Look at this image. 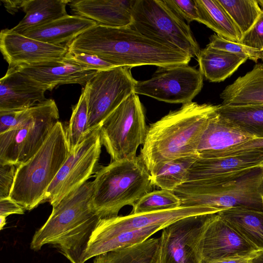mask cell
<instances>
[{
	"label": "cell",
	"instance_id": "ab89813d",
	"mask_svg": "<svg viewBox=\"0 0 263 263\" xmlns=\"http://www.w3.org/2000/svg\"><path fill=\"white\" fill-rule=\"evenodd\" d=\"M257 151L263 152V138H254L243 143L218 153L212 158L232 156L242 152Z\"/></svg>",
	"mask_w": 263,
	"mask_h": 263
},
{
	"label": "cell",
	"instance_id": "7c38bea8",
	"mask_svg": "<svg viewBox=\"0 0 263 263\" xmlns=\"http://www.w3.org/2000/svg\"><path fill=\"white\" fill-rule=\"evenodd\" d=\"M130 69L115 67L98 71L88 85V125L100 126L126 98L134 93L137 83Z\"/></svg>",
	"mask_w": 263,
	"mask_h": 263
},
{
	"label": "cell",
	"instance_id": "7bdbcfd3",
	"mask_svg": "<svg viewBox=\"0 0 263 263\" xmlns=\"http://www.w3.org/2000/svg\"><path fill=\"white\" fill-rule=\"evenodd\" d=\"M2 2L3 3L4 6L7 11L11 14H14L15 13L17 12L19 9H22L23 1L2 0Z\"/></svg>",
	"mask_w": 263,
	"mask_h": 263
},
{
	"label": "cell",
	"instance_id": "4316f807",
	"mask_svg": "<svg viewBox=\"0 0 263 263\" xmlns=\"http://www.w3.org/2000/svg\"><path fill=\"white\" fill-rule=\"evenodd\" d=\"M93 263H161L160 237L101 254Z\"/></svg>",
	"mask_w": 263,
	"mask_h": 263
},
{
	"label": "cell",
	"instance_id": "6da1fadb",
	"mask_svg": "<svg viewBox=\"0 0 263 263\" xmlns=\"http://www.w3.org/2000/svg\"><path fill=\"white\" fill-rule=\"evenodd\" d=\"M68 51L96 55L115 67L131 68L188 64L192 57L142 35L128 27L95 25L67 45Z\"/></svg>",
	"mask_w": 263,
	"mask_h": 263
},
{
	"label": "cell",
	"instance_id": "1f68e13d",
	"mask_svg": "<svg viewBox=\"0 0 263 263\" xmlns=\"http://www.w3.org/2000/svg\"><path fill=\"white\" fill-rule=\"evenodd\" d=\"M65 131L70 152L74 151L91 131L88 125L87 84L84 87L77 104L72 108Z\"/></svg>",
	"mask_w": 263,
	"mask_h": 263
},
{
	"label": "cell",
	"instance_id": "7402d4cb",
	"mask_svg": "<svg viewBox=\"0 0 263 263\" xmlns=\"http://www.w3.org/2000/svg\"><path fill=\"white\" fill-rule=\"evenodd\" d=\"M96 23L77 15H66L42 25L27 30L21 34L57 46H67Z\"/></svg>",
	"mask_w": 263,
	"mask_h": 263
},
{
	"label": "cell",
	"instance_id": "277c9868",
	"mask_svg": "<svg viewBox=\"0 0 263 263\" xmlns=\"http://www.w3.org/2000/svg\"><path fill=\"white\" fill-rule=\"evenodd\" d=\"M93 183L92 206L101 218L117 216L122 208L133 206L154 186L140 155L111 161L97 172Z\"/></svg>",
	"mask_w": 263,
	"mask_h": 263
},
{
	"label": "cell",
	"instance_id": "3957f363",
	"mask_svg": "<svg viewBox=\"0 0 263 263\" xmlns=\"http://www.w3.org/2000/svg\"><path fill=\"white\" fill-rule=\"evenodd\" d=\"M219 105L191 102L148 127L140 155L150 174L173 159L198 156L197 148L210 118Z\"/></svg>",
	"mask_w": 263,
	"mask_h": 263
},
{
	"label": "cell",
	"instance_id": "7a4b0ae2",
	"mask_svg": "<svg viewBox=\"0 0 263 263\" xmlns=\"http://www.w3.org/2000/svg\"><path fill=\"white\" fill-rule=\"evenodd\" d=\"M93 183L86 181L52 206L47 221L33 235L30 248H56L71 263H84L92 235L101 219L92 206Z\"/></svg>",
	"mask_w": 263,
	"mask_h": 263
},
{
	"label": "cell",
	"instance_id": "d6a6232c",
	"mask_svg": "<svg viewBox=\"0 0 263 263\" xmlns=\"http://www.w3.org/2000/svg\"><path fill=\"white\" fill-rule=\"evenodd\" d=\"M218 1L238 28L242 35L252 28L262 11L257 0Z\"/></svg>",
	"mask_w": 263,
	"mask_h": 263
},
{
	"label": "cell",
	"instance_id": "83f0119b",
	"mask_svg": "<svg viewBox=\"0 0 263 263\" xmlns=\"http://www.w3.org/2000/svg\"><path fill=\"white\" fill-rule=\"evenodd\" d=\"M199 18L197 22L211 29L218 35L239 43L242 34L218 0H195Z\"/></svg>",
	"mask_w": 263,
	"mask_h": 263
},
{
	"label": "cell",
	"instance_id": "484cf974",
	"mask_svg": "<svg viewBox=\"0 0 263 263\" xmlns=\"http://www.w3.org/2000/svg\"><path fill=\"white\" fill-rule=\"evenodd\" d=\"M217 214L258 250H263V211L234 207Z\"/></svg>",
	"mask_w": 263,
	"mask_h": 263
},
{
	"label": "cell",
	"instance_id": "d6986e66",
	"mask_svg": "<svg viewBox=\"0 0 263 263\" xmlns=\"http://www.w3.org/2000/svg\"><path fill=\"white\" fill-rule=\"evenodd\" d=\"M14 68L47 85L50 91L57 86L67 84H79L85 87L98 72L85 69L65 58L61 60Z\"/></svg>",
	"mask_w": 263,
	"mask_h": 263
},
{
	"label": "cell",
	"instance_id": "e0dca14e",
	"mask_svg": "<svg viewBox=\"0 0 263 263\" xmlns=\"http://www.w3.org/2000/svg\"><path fill=\"white\" fill-rule=\"evenodd\" d=\"M260 165H263V152L257 151L221 157L198 158L189 170L186 181L204 180L224 183Z\"/></svg>",
	"mask_w": 263,
	"mask_h": 263
},
{
	"label": "cell",
	"instance_id": "d590c367",
	"mask_svg": "<svg viewBox=\"0 0 263 263\" xmlns=\"http://www.w3.org/2000/svg\"><path fill=\"white\" fill-rule=\"evenodd\" d=\"M65 58L88 70L99 71L115 67L100 57L86 53L68 51Z\"/></svg>",
	"mask_w": 263,
	"mask_h": 263
},
{
	"label": "cell",
	"instance_id": "2e32d148",
	"mask_svg": "<svg viewBox=\"0 0 263 263\" xmlns=\"http://www.w3.org/2000/svg\"><path fill=\"white\" fill-rule=\"evenodd\" d=\"M0 49L9 68L63 59L67 46H57L24 36L11 29L2 30Z\"/></svg>",
	"mask_w": 263,
	"mask_h": 263
},
{
	"label": "cell",
	"instance_id": "52a82bcc",
	"mask_svg": "<svg viewBox=\"0 0 263 263\" xmlns=\"http://www.w3.org/2000/svg\"><path fill=\"white\" fill-rule=\"evenodd\" d=\"M130 27L168 47L198 57L200 49L190 26L164 0H135Z\"/></svg>",
	"mask_w": 263,
	"mask_h": 263
},
{
	"label": "cell",
	"instance_id": "f6af8a7d",
	"mask_svg": "<svg viewBox=\"0 0 263 263\" xmlns=\"http://www.w3.org/2000/svg\"><path fill=\"white\" fill-rule=\"evenodd\" d=\"M250 263H263V250H258L251 259Z\"/></svg>",
	"mask_w": 263,
	"mask_h": 263
},
{
	"label": "cell",
	"instance_id": "30bf717a",
	"mask_svg": "<svg viewBox=\"0 0 263 263\" xmlns=\"http://www.w3.org/2000/svg\"><path fill=\"white\" fill-rule=\"evenodd\" d=\"M102 143L100 126L92 130L70 154L47 189L45 202L53 206L85 182L95 173Z\"/></svg>",
	"mask_w": 263,
	"mask_h": 263
},
{
	"label": "cell",
	"instance_id": "8992f818",
	"mask_svg": "<svg viewBox=\"0 0 263 263\" xmlns=\"http://www.w3.org/2000/svg\"><path fill=\"white\" fill-rule=\"evenodd\" d=\"M174 193L181 206H201L215 214L234 207L263 211V165L253 167L233 180L217 183L186 181Z\"/></svg>",
	"mask_w": 263,
	"mask_h": 263
},
{
	"label": "cell",
	"instance_id": "4fadbf2b",
	"mask_svg": "<svg viewBox=\"0 0 263 263\" xmlns=\"http://www.w3.org/2000/svg\"><path fill=\"white\" fill-rule=\"evenodd\" d=\"M213 214L184 217L163 228L161 263H202V238Z\"/></svg>",
	"mask_w": 263,
	"mask_h": 263
},
{
	"label": "cell",
	"instance_id": "836d02e7",
	"mask_svg": "<svg viewBox=\"0 0 263 263\" xmlns=\"http://www.w3.org/2000/svg\"><path fill=\"white\" fill-rule=\"evenodd\" d=\"M180 206V200L173 192L161 189L143 195L133 206L130 214L161 211Z\"/></svg>",
	"mask_w": 263,
	"mask_h": 263
},
{
	"label": "cell",
	"instance_id": "f546056e",
	"mask_svg": "<svg viewBox=\"0 0 263 263\" xmlns=\"http://www.w3.org/2000/svg\"><path fill=\"white\" fill-rule=\"evenodd\" d=\"M165 227L157 225L142 229L122 232L109 237L90 240L86 253V260L101 254L140 243Z\"/></svg>",
	"mask_w": 263,
	"mask_h": 263
},
{
	"label": "cell",
	"instance_id": "603a6c76",
	"mask_svg": "<svg viewBox=\"0 0 263 263\" xmlns=\"http://www.w3.org/2000/svg\"><path fill=\"white\" fill-rule=\"evenodd\" d=\"M222 105L263 104V63L239 77L220 94Z\"/></svg>",
	"mask_w": 263,
	"mask_h": 263
},
{
	"label": "cell",
	"instance_id": "d4e9b609",
	"mask_svg": "<svg viewBox=\"0 0 263 263\" xmlns=\"http://www.w3.org/2000/svg\"><path fill=\"white\" fill-rule=\"evenodd\" d=\"M71 1L23 0L22 9L26 14L18 24L11 29L21 34L27 30L66 15V5Z\"/></svg>",
	"mask_w": 263,
	"mask_h": 263
},
{
	"label": "cell",
	"instance_id": "bcb514c9",
	"mask_svg": "<svg viewBox=\"0 0 263 263\" xmlns=\"http://www.w3.org/2000/svg\"><path fill=\"white\" fill-rule=\"evenodd\" d=\"M6 224V217L0 216V229L2 230Z\"/></svg>",
	"mask_w": 263,
	"mask_h": 263
},
{
	"label": "cell",
	"instance_id": "9c48e42d",
	"mask_svg": "<svg viewBox=\"0 0 263 263\" xmlns=\"http://www.w3.org/2000/svg\"><path fill=\"white\" fill-rule=\"evenodd\" d=\"M148 127L139 96L126 98L100 125V139L111 161L136 157Z\"/></svg>",
	"mask_w": 263,
	"mask_h": 263
},
{
	"label": "cell",
	"instance_id": "9a60e30c",
	"mask_svg": "<svg viewBox=\"0 0 263 263\" xmlns=\"http://www.w3.org/2000/svg\"><path fill=\"white\" fill-rule=\"evenodd\" d=\"M258 250L217 213L212 215L202 240V263L251 256Z\"/></svg>",
	"mask_w": 263,
	"mask_h": 263
},
{
	"label": "cell",
	"instance_id": "e575fe53",
	"mask_svg": "<svg viewBox=\"0 0 263 263\" xmlns=\"http://www.w3.org/2000/svg\"><path fill=\"white\" fill-rule=\"evenodd\" d=\"M209 39L210 42L208 45L213 48L246 57L256 63L259 60L263 61V51L232 42L216 33L212 35Z\"/></svg>",
	"mask_w": 263,
	"mask_h": 263
},
{
	"label": "cell",
	"instance_id": "f35d334b",
	"mask_svg": "<svg viewBox=\"0 0 263 263\" xmlns=\"http://www.w3.org/2000/svg\"><path fill=\"white\" fill-rule=\"evenodd\" d=\"M17 166L0 163V199L10 197Z\"/></svg>",
	"mask_w": 263,
	"mask_h": 263
},
{
	"label": "cell",
	"instance_id": "60d3db41",
	"mask_svg": "<svg viewBox=\"0 0 263 263\" xmlns=\"http://www.w3.org/2000/svg\"><path fill=\"white\" fill-rule=\"evenodd\" d=\"M26 110L18 111H0V134L14 128L24 118Z\"/></svg>",
	"mask_w": 263,
	"mask_h": 263
},
{
	"label": "cell",
	"instance_id": "74e56055",
	"mask_svg": "<svg viewBox=\"0 0 263 263\" xmlns=\"http://www.w3.org/2000/svg\"><path fill=\"white\" fill-rule=\"evenodd\" d=\"M239 43L263 51V10L252 28L242 35Z\"/></svg>",
	"mask_w": 263,
	"mask_h": 263
},
{
	"label": "cell",
	"instance_id": "b9f144b4",
	"mask_svg": "<svg viewBox=\"0 0 263 263\" xmlns=\"http://www.w3.org/2000/svg\"><path fill=\"white\" fill-rule=\"evenodd\" d=\"M24 210L10 197L0 199V216L7 217L11 214H24Z\"/></svg>",
	"mask_w": 263,
	"mask_h": 263
},
{
	"label": "cell",
	"instance_id": "f1b7e54d",
	"mask_svg": "<svg viewBox=\"0 0 263 263\" xmlns=\"http://www.w3.org/2000/svg\"><path fill=\"white\" fill-rule=\"evenodd\" d=\"M217 112L254 138H263V105H219Z\"/></svg>",
	"mask_w": 263,
	"mask_h": 263
},
{
	"label": "cell",
	"instance_id": "cb8c5ba5",
	"mask_svg": "<svg viewBox=\"0 0 263 263\" xmlns=\"http://www.w3.org/2000/svg\"><path fill=\"white\" fill-rule=\"evenodd\" d=\"M199 70L211 82H220L232 76L248 59L213 48L208 45L197 58Z\"/></svg>",
	"mask_w": 263,
	"mask_h": 263
},
{
	"label": "cell",
	"instance_id": "7dc6e473",
	"mask_svg": "<svg viewBox=\"0 0 263 263\" xmlns=\"http://www.w3.org/2000/svg\"><path fill=\"white\" fill-rule=\"evenodd\" d=\"M257 2L261 8V9L263 10V0H257Z\"/></svg>",
	"mask_w": 263,
	"mask_h": 263
},
{
	"label": "cell",
	"instance_id": "8d00e7d4",
	"mask_svg": "<svg viewBox=\"0 0 263 263\" xmlns=\"http://www.w3.org/2000/svg\"><path fill=\"white\" fill-rule=\"evenodd\" d=\"M169 8L188 23L198 21V12L195 0H164Z\"/></svg>",
	"mask_w": 263,
	"mask_h": 263
},
{
	"label": "cell",
	"instance_id": "8fae6325",
	"mask_svg": "<svg viewBox=\"0 0 263 263\" xmlns=\"http://www.w3.org/2000/svg\"><path fill=\"white\" fill-rule=\"evenodd\" d=\"M203 85L199 70L188 64L158 67L147 80L137 81L134 93L169 103H189Z\"/></svg>",
	"mask_w": 263,
	"mask_h": 263
},
{
	"label": "cell",
	"instance_id": "4dcf8cb0",
	"mask_svg": "<svg viewBox=\"0 0 263 263\" xmlns=\"http://www.w3.org/2000/svg\"><path fill=\"white\" fill-rule=\"evenodd\" d=\"M198 158H180L162 164L151 173L154 186L173 192L187 181L189 170Z\"/></svg>",
	"mask_w": 263,
	"mask_h": 263
},
{
	"label": "cell",
	"instance_id": "5b68a950",
	"mask_svg": "<svg viewBox=\"0 0 263 263\" xmlns=\"http://www.w3.org/2000/svg\"><path fill=\"white\" fill-rule=\"evenodd\" d=\"M70 152L65 129L59 121L35 155L17 166L10 198L29 211L44 202L47 189Z\"/></svg>",
	"mask_w": 263,
	"mask_h": 263
},
{
	"label": "cell",
	"instance_id": "c3c4849f",
	"mask_svg": "<svg viewBox=\"0 0 263 263\" xmlns=\"http://www.w3.org/2000/svg\"><path fill=\"white\" fill-rule=\"evenodd\" d=\"M263 105V104H262Z\"/></svg>",
	"mask_w": 263,
	"mask_h": 263
},
{
	"label": "cell",
	"instance_id": "ba28073f",
	"mask_svg": "<svg viewBox=\"0 0 263 263\" xmlns=\"http://www.w3.org/2000/svg\"><path fill=\"white\" fill-rule=\"evenodd\" d=\"M59 119L52 99L27 109L18 125L0 134V163L18 166L28 161L44 143Z\"/></svg>",
	"mask_w": 263,
	"mask_h": 263
},
{
	"label": "cell",
	"instance_id": "44dd1931",
	"mask_svg": "<svg viewBox=\"0 0 263 263\" xmlns=\"http://www.w3.org/2000/svg\"><path fill=\"white\" fill-rule=\"evenodd\" d=\"M254 139L215 112L209 119L197 148L198 158L215 154Z\"/></svg>",
	"mask_w": 263,
	"mask_h": 263
},
{
	"label": "cell",
	"instance_id": "ac0fdd59",
	"mask_svg": "<svg viewBox=\"0 0 263 263\" xmlns=\"http://www.w3.org/2000/svg\"><path fill=\"white\" fill-rule=\"evenodd\" d=\"M48 87L14 67L8 68L0 80V111L30 108L47 100Z\"/></svg>",
	"mask_w": 263,
	"mask_h": 263
},
{
	"label": "cell",
	"instance_id": "5bb4252c",
	"mask_svg": "<svg viewBox=\"0 0 263 263\" xmlns=\"http://www.w3.org/2000/svg\"><path fill=\"white\" fill-rule=\"evenodd\" d=\"M208 208L201 206H180L175 209L126 216L101 218L90 240H97L117 233L135 231L151 226L168 224L181 218L200 215L215 214Z\"/></svg>",
	"mask_w": 263,
	"mask_h": 263
},
{
	"label": "cell",
	"instance_id": "ffe728a7",
	"mask_svg": "<svg viewBox=\"0 0 263 263\" xmlns=\"http://www.w3.org/2000/svg\"><path fill=\"white\" fill-rule=\"evenodd\" d=\"M135 0H71L68 4L74 15L92 20L97 25L111 27L130 26Z\"/></svg>",
	"mask_w": 263,
	"mask_h": 263
},
{
	"label": "cell",
	"instance_id": "ee69618b",
	"mask_svg": "<svg viewBox=\"0 0 263 263\" xmlns=\"http://www.w3.org/2000/svg\"><path fill=\"white\" fill-rule=\"evenodd\" d=\"M253 256V255L251 256L230 258L209 263H250L251 259Z\"/></svg>",
	"mask_w": 263,
	"mask_h": 263
}]
</instances>
